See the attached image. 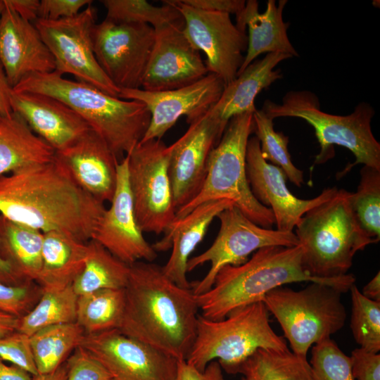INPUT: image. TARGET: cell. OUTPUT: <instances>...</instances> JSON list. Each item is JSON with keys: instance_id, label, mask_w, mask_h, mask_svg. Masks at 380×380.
Returning <instances> with one entry per match:
<instances>
[{"instance_id": "6da1fadb", "label": "cell", "mask_w": 380, "mask_h": 380, "mask_svg": "<svg viewBox=\"0 0 380 380\" xmlns=\"http://www.w3.org/2000/svg\"><path fill=\"white\" fill-rule=\"evenodd\" d=\"M106 209L56 154L0 176V215L42 233L59 231L87 243Z\"/></svg>"}, {"instance_id": "7a4b0ae2", "label": "cell", "mask_w": 380, "mask_h": 380, "mask_svg": "<svg viewBox=\"0 0 380 380\" xmlns=\"http://www.w3.org/2000/svg\"><path fill=\"white\" fill-rule=\"evenodd\" d=\"M125 312L119 331L175 359L186 360L194 344L199 310L191 288L169 279L162 266L129 265Z\"/></svg>"}, {"instance_id": "3957f363", "label": "cell", "mask_w": 380, "mask_h": 380, "mask_svg": "<svg viewBox=\"0 0 380 380\" xmlns=\"http://www.w3.org/2000/svg\"><path fill=\"white\" fill-rule=\"evenodd\" d=\"M303 248L267 246L258 249L246 262L226 265L216 274L211 288L196 296L203 317L220 320L240 307L262 301L270 291L284 284L310 281L350 291L355 282L352 274L323 279L309 274L302 265Z\"/></svg>"}, {"instance_id": "277c9868", "label": "cell", "mask_w": 380, "mask_h": 380, "mask_svg": "<svg viewBox=\"0 0 380 380\" xmlns=\"http://www.w3.org/2000/svg\"><path fill=\"white\" fill-rule=\"evenodd\" d=\"M13 91L43 94L63 101L103 138L118 161L140 142L150 123V113L142 103L110 96L55 70L30 74Z\"/></svg>"}, {"instance_id": "5b68a950", "label": "cell", "mask_w": 380, "mask_h": 380, "mask_svg": "<svg viewBox=\"0 0 380 380\" xmlns=\"http://www.w3.org/2000/svg\"><path fill=\"white\" fill-rule=\"evenodd\" d=\"M350 192L341 189L329 199L308 210L296 226L303 248L302 265L311 276H343L357 251L378 241L361 227L350 203Z\"/></svg>"}, {"instance_id": "8992f818", "label": "cell", "mask_w": 380, "mask_h": 380, "mask_svg": "<svg viewBox=\"0 0 380 380\" xmlns=\"http://www.w3.org/2000/svg\"><path fill=\"white\" fill-rule=\"evenodd\" d=\"M261 110L273 120L292 117L310 124L320 146L315 164L331 158L334 156V145L350 150L355 160L349 163L337 177H343L357 164L380 170V144L372 131L374 110L370 104L360 103L347 115L329 114L320 109L319 101L314 93L302 90L288 91L280 103L266 100Z\"/></svg>"}, {"instance_id": "52a82bcc", "label": "cell", "mask_w": 380, "mask_h": 380, "mask_svg": "<svg viewBox=\"0 0 380 380\" xmlns=\"http://www.w3.org/2000/svg\"><path fill=\"white\" fill-rule=\"evenodd\" d=\"M253 112L229 120L221 139L209 154L201 190L190 202L177 210L175 219L184 217L205 202L228 199L255 224L272 229L275 224L272 211L255 199L246 175V147L255 129Z\"/></svg>"}, {"instance_id": "ba28073f", "label": "cell", "mask_w": 380, "mask_h": 380, "mask_svg": "<svg viewBox=\"0 0 380 380\" xmlns=\"http://www.w3.org/2000/svg\"><path fill=\"white\" fill-rule=\"evenodd\" d=\"M262 301L238 308L224 319L198 315L194 344L186 361L201 372L216 360L229 374L258 349H289L286 340L272 328Z\"/></svg>"}, {"instance_id": "9c48e42d", "label": "cell", "mask_w": 380, "mask_h": 380, "mask_svg": "<svg viewBox=\"0 0 380 380\" xmlns=\"http://www.w3.org/2000/svg\"><path fill=\"white\" fill-rule=\"evenodd\" d=\"M310 283L299 291L277 287L262 300L279 323L292 352L303 358H307L313 344L340 331L346 319L343 292L327 284Z\"/></svg>"}, {"instance_id": "30bf717a", "label": "cell", "mask_w": 380, "mask_h": 380, "mask_svg": "<svg viewBox=\"0 0 380 380\" xmlns=\"http://www.w3.org/2000/svg\"><path fill=\"white\" fill-rule=\"evenodd\" d=\"M128 179L143 232L164 233L176 218L169 173L170 147L161 139L140 141L127 155Z\"/></svg>"}, {"instance_id": "8fae6325", "label": "cell", "mask_w": 380, "mask_h": 380, "mask_svg": "<svg viewBox=\"0 0 380 380\" xmlns=\"http://www.w3.org/2000/svg\"><path fill=\"white\" fill-rule=\"evenodd\" d=\"M217 217L220 227L213 243L202 253L190 258L187 262V272L205 262L210 264L208 272L202 279L191 282V289L196 296L211 288L216 274L222 267L243 264L251 253L260 248L300 245L293 232L263 228L249 220L234 205L222 211Z\"/></svg>"}, {"instance_id": "7c38bea8", "label": "cell", "mask_w": 380, "mask_h": 380, "mask_svg": "<svg viewBox=\"0 0 380 380\" xmlns=\"http://www.w3.org/2000/svg\"><path fill=\"white\" fill-rule=\"evenodd\" d=\"M33 24L54 58L56 72L62 76L71 74L77 81L119 96L120 90L103 72L94 53L96 11L91 4L73 17L57 20L37 18Z\"/></svg>"}, {"instance_id": "4fadbf2b", "label": "cell", "mask_w": 380, "mask_h": 380, "mask_svg": "<svg viewBox=\"0 0 380 380\" xmlns=\"http://www.w3.org/2000/svg\"><path fill=\"white\" fill-rule=\"evenodd\" d=\"M154 38V28L144 23H115L105 18L92 30L96 59L120 90L141 88Z\"/></svg>"}, {"instance_id": "5bb4252c", "label": "cell", "mask_w": 380, "mask_h": 380, "mask_svg": "<svg viewBox=\"0 0 380 380\" xmlns=\"http://www.w3.org/2000/svg\"><path fill=\"white\" fill-rule=\"evenodd\" d=\"M181 14L184 32L191 44L206 56L208 72L225 83L236 77L243 61L248 37L234 25L227 13L197 9L182 0H167Z\"/></svg>"}, {"instance_id": "9a60e30c", "label": "cell", "mask_w": 380, "mask_h": 380, "mask_svg": "<svg viewBox=\"0 0 380 380\" xmlns=\"http://www.w3.org/2000/svg\"><path fill=\"white\" fill-rule=\"evenodd\" d=\"M79 346L107 370L111 380H174L178 360L110 330L84 334Z\"/></svg>"}, {"instance_id": "2e32d148", "label": "cell", "mask_w": 380, "mask_h": 380, "mask_svg": "<svg viewBox=\"0 0 380 380\" xmlns=\"http://www.w3.org/2000/svg\"><path fill=\"white\" fill-rule=\"evenodd\" d=\"M225 83L209 72L185 87L160 91L139 89H120L119 98L133 100L146 106L151 115L150 123L140 141L161 139L183 116L190 124L205 114L219 100Z\"/></svg>"}, {"instance_id": "e0dca14e", "label": "cell", "mask_w": 380, "mask_h": 380, "mask_svg": "<svg viewBox=\"0 0 380 380\" xmlns=\"http://www.w3.org/2000/svg\"><path fill=\"white\" fill-rule=\"evenodd\" d=\"M227 124L209 110L191 122L185 133L169 146V173L176 212L201 190L209 154L219 142Z\"/></svg>"}, {"instance_id": "ac0fdd59", "label": "cell", "mask_w": 380, "mask_h": 380, "mask_svg": "<svg viewBox=\"0 0 380 380\" xmlns=\"http://www.w3.org/2000/svg\"><path fill=\"white\" fill-rule=\"evenodd\" d=\"M154 30V42L141 89L150 91L178 89L209 73L200 51L184 34L183 18Z\"/></svg>"}, {"instance_id": "d6986e66", "label": "cell", "mask_w": 380, "mask_h": 380, "mask_svg": "<svg viewBox=\"0 0 380 380\" xmlns=\"http://www.w3.org/2000/svg\"><path fill=\"white\" fill-rule=\"evenodd\" d=\"M143 234L134 213L126 156L117 165L116 187L110 206L101 217L91 239L131 265L139 261L153 262L158 256Z\"/></svg>"}, {"instance_id": "ffe728a7", "label": "cell", "mask_w": 380, "mask_h": 380, "mask_svg": "<svg viewBox=\"0 0 380 380\" xmlns=\"http://www.w3.org/2000/svg\"><path fill=\"white\" fill-rule=\"evenodd\" d=\"M246 170L251 192L262 205L271 209L277 230L293 232L310 209L331 198L336 187L324 189L311 199H300L291 193L284 171L265 160L256 137L249 138L246 147Z\"/></svg>"}, {"instance_id": "44dd1931", "label": "cell", "mask_w": 380, "mask_h": 380, "mask_svg": "<svg viewBox=\"0 0 380 380\" xmlns=\"http://www.w3.org/2000/svg\"><path fill=\"white\" fill-rule=\"evenodd\" d=\"M4 1L0 15V63L13 88L30 74L54 71L56 64L33 23L21 18L7 0Z\"/></svg>"}, {"instance_id": "7402d4cb", "label": "cell", "mask_w": 380, "mask_h": 380, "mask_svg": "<svg viewBox=\"0 0 380 380\" xmlns=\"http://www.w3.org/2000/svg\"><path fill=\"white\" fill-rule=\"evenodd\" d=\"M11 104L13 111L56 152L68 148L91 129L72 108L49 95L13 91Z\"/></svg>"}, {"instance_id": "603a6c76", "label": "cell", "mask_w": 380, "mask_h": 380, "mask_svg": "<svg viewBox=\"0 0 380 380\" xmlns=\"http://www.w3.org/2000/svg\"><path fill=\"white\" fill-rule=\"evenodd\" d=\"M76 182L102 203L115 193L118 160L107 143L92 129L68 148L56 152Z\"/></svg>"}, {"instance_id": "cb8c5ba5", "label": "cell", "mask_w": 380, "mask_h": 380, "mask_svg": "<svg viewBox=\"0 0 380 380\" xmlns=\"http://www.w3.org/2000/svg\"><path fill=\"white\" fill-rule=\"evenodd\" d=\"M232 205L233 202L228 199L201 203L184 217L175 219L164 232L163 237L151 245L156 253L172 249L168 260L162 266L169 279L181 287L191 288L186 277L191 254L203 239L213 220Z\"/></svg>"}, {"instance_id": "d4e9b609", "label": "cell", "mask_w": 380, "mask_h": 380, "mask_svg": "<svg viewBox=\"0 0 380 380\" xmlns=\"http://www.w3.org/2000/svg\"><path fill=\"white\" fill-rule=\"evenodd\" d=\"M286 4V0H279L277 6L274 0H268L265 11L259 13L258 2L248 0L236 15L237 28L246 32L248 27V30L246 54L236 75L264 53H282L292 57L299 56L288 37L289 23L283 20V11Z\"/></svg>"}, {"instance_id": "484cf974", "label": "cell", "mask_w": 380, "mask_h": 380, "mask_svg": "<svg viewBox=\"0 0 380 380\" xmlns=\"http://www.w3.org/2000/svg\"><path fill=\"white\" fill-rule=\"evenodd\" d=\"M292 58L282 53H269L260 60L253 61L234 80L225 85L217 103L210 109L220 120L228 123L233 117L255 111V99L260 91L282 78L278 63Z\"/></svg>"}, {"instance_id": "4316f807", "label": "cell", "mask_w": 380, "mask_h": 380, "mask_svg": "<svg viewBox=\"0 0 380 380\" xmlns=\"http://www.w3.org/2000/svg\"><path fill=\"white\" fill-rule=\"evenodd\" d=\"M87 243L59 231L43 233L42 267L37 283L43 289L72 286L84 267Z\"/></svg>"}, {"instance_id": "83f0119b", "label": "cell", "mask_w": 380, "mask_h": 380, "mask_svg": "<svg viewBox=\"0 0 380 380\" xmlns=\"http://www.w3.org/2000/svg\"><path fill=\"white\" fill-rule=\"evenodd\" d=\"M54 149L17 113L0 112V176L52 160Z\"/></svg>"}, {"instance_id": "f1b7e54d", "label": "cell", "mask_w": 380, "mask_h": 380, "mask_svg": "<svg viewBox=\"0 0 380 380\" xmlns=\"http://www.w3.org/2000/svg\"><path fill=\"white\" fill-rule=\"evenodd\" d=\"M42 244V232L0 215V255L27 281L39 278Z\"/></svg>"}, {"instance_id": "f546056e", "label": "cell", "mask_w": 380, "mask_h": 380, "mask_svg": "<svg viewBox=\"0 0 380 380\" xmlns=\"http://www.w3.org/2000/svg\"><path fill=\"white\" fill-rule=\"evenodd\" d=\"M234 374H241L248 380H314L307 358L289 349H258Z\"/></svg>"}, {"instance_id": "4dcf8cb0", "label": "cell", "mask_w": 380, "mask_h": 380, "mask_svg": "<svg viewBox=\"0 0 380 380\" xmlns=\"http://www.w3.org/2000/svg\"><path fill=\"white\" fill-rule=\"evenodd\" d=\"M83 270L72 284L77 296L104 289H125L129 265L122 262L97 241L87 243Z\"/></svg>"}, {"instance_id": "1f68e13d", "label": "cell", "mask_w": 380, "mask_h": 380, "mask_svg": "<svg viewBox=\"0 0 380 380\" xmlns=\"http://www.w3.org/2000/svg\"><path fill=\"white\" fill-rule=\"evenodd\" d=\"M125 289H104L78 296L76 323L85 334L119 329L125 312Z\"/></svg>"}, {"instance_id": "d6a6232c", "label": "cell", "mask_w": 380, "mask_h": 380, "mask_svg": "<svg viewBox=\"0 0 380 380\" xmlns=\"http://www.w3.org/2000/svg\"><path fill=\"white\" fill-rule=\"evenodd\" d=\"M85 334L76 323L51 325L30 336L38 374H48L63 364Z\"/></svg>"}, {"instance_id": "836d02e7", "label": "cell", "mask_w": 380, "mask_h": 380, "mask_svg": "<svg viewBox=\"0 0 380 380\" xmlns=\"http://www.w3.org/2000/svg\"><path fill=\"white\" fill-rule=\"evenodd\" d=\"M77 298L72 285L61 289H42L37 304L19 318L17 331L30 336L48 326L76 322Z\"/></svg>"}, {"instance_id": "e575fe53", "label": "cell", "mask_w": 380, "mask_h": 380, "mask_svg": "<svg viewBox=\"0 0 380 380\" xmlns=\"http://www.w3.org/2000/svg\"><path fill=\"white\" fill-rule=\"evenodd\" d=\"M254 133L260 146V152L265 160L281 168L287 179L297 186L303 183V172L292 163L289 152V138L281 132L274 129L273 119L262 110L253 112Z\"/></svg>"}, {"instance_id": "d590c367", "label": "cell", "mask_w": 380, "mask_h": 380, "mask_svg": "<svg viewBox=\"0 0 380 380\" xmlns=\"http://www.w3.org/2000/svg\"><path fill=\"white\" fill-rule=\"evenodd\" d=\"M106 18L115 23H144L154 29L182 20L177 9L167 1L156 6L145 0H102Z\"/></svg>"}, {"instance_id": "8d00e7d4", "label": "cell", "mask_w": 380, "mask_h": 380, "mask_svg": "<svg viewBox=\"0 0 380 380\" xmlns=\"http://www.w3.org/2000/svg\"><path fill=\"white\" fill-rule=\"evenodd\" d=\"M350 203L361 227L377 241L380 239V170L364 165L355 193Z\"/></svg>"}, {"instance_id": "74e56055", "label": "cell", "mask_w": 380, "mask_h": 380, "mask_svg": "<svg viewBox=\"0 0 380 380\" xmlns=\"http://www.w3.org/2000/svg\"><path fill=\"white\" fill-rule=\"evenodd\" d=\"M352 311L350 327L360 348L379 353L380 350V302L366 298L354 284L350 289Z\"/></svg>"}, {"instance_id": "f35d334b", "label": "cell", "mask_w": 380, "mask_h": 380, "mask_svg": "<svg viewBox=\"0 0 380 380\" xmlns=\"http://www.w3.org/2000/svg\"><path fill=\"white\" fill-rule=\"evenodd\" d=\"M310 365L314 380H355L350 357L331 338L312 346Z\"/></svg>"}, {"instance_id": "ab89813d", "label": "cell", "mask_w": 380, "mask_h": 380, "mask_svg": "<svg viewBox=\"0 0 380 380\" xmlns=\"http://www.w3.org/2000/svg\"><path fill=\"white\" fill-rule=\"evenodd\" d=\"M42 293V288L35 281L18 286L0 283V311L18 317L30 312Z\"/></svg>"}, {"instance_id": "60d3db41", "label": "cell", "mask_w": 380, "mask_h": 380, "mask_svg": "<svg viewBox=\"0 0 380 380\" xmlns=\"http://www.w3.org/2000/svg\"><path fill=\"white\" fill-rule=\"evenodd\" d=\"M0 358L20 367L32 376L38 374L31 349L30 336L23 333L15 331L0 337Z\"/></svg>"}, {"instance_id": "b9f144b4", "label": "cell", "mask_w": 380, "mask_h": 380, "mask_svg": "<svg viewBox=\"0 0 380 380\" xmlns=\"http://www.w3.org/2000/svg\"><path fill=\"white\" fill-rule=\"evenodd\" d=\"M65 362L67 380H111L105 367L80 346L74 350Z\"/></svg>"}, {"instance_id": "7bdbcfd3", "label": "cell", "mask_w": 380, "mask_h": 380, "mask_svg": "<svg viewBox=\"0 0 380 380\" xmlns=\"http://www.w3.org/2000/svg\"><path fill=\"white\" fill-rule=\"evenodd\" d=\"M355 380H380V355L363 348L354 349L350 356Z\"/></svg>"}, {"instance_id": "ee69618b", "label": "cell", "mask_w": 380, "mask_h": 380, "mask_svg": "<svg viewBox=\"0 0 380 380\" xmlns=\"http://www.w3.org/2000/svg\"><path fill=\"white\" fill-rule=\"evenodd\" d=\"M91 3V0H42L39 1L38 18L57 20L73 17L83 6Z\"/></svg>"}, {"instance_id": "f6af8a7d", "label": "cell", "mask_w": 380, "mask_h": 380, "mask_svg": "<svg viewBox=\"0 0 380 380\" xmlns=\"http://www.w3.org/2000/svg\"><path fill=\"white\" fill-rule=\"evenodd\" d=\"M174 380H224L222 367L217 360L210 362L204 371L201 372L189 364L186 360L177 362Z\"/></svg>"}, {"instance_id": "bcb514c9", "label": "cell", "mask_w": 380, "mask_h": 380, "mask_svg": "<svg viewBox=\"0 0 380 380\" xmlns=\"http://www.w3.org/2000/svg\"><path fill=\"white\" fill-rule=\"evenodd\" d=\"M193 8L208 11L239 13L245 6L244 0H182Z\"/></svg>"}, {"instance_id": "7dc6e473", "label": "cell", "mask_w": 380, "mask_h": 380, "mask_svg": "<svg viewBox=\"0 0 380 380\" xmlns=\"http://www.w3.org/2000/svg\"><path fill=\"white\" fill-rule=\"evenodd\" d=\"M7 2L21 18L31 23L38 18L39 1L7 0Z\"/></svg>"}, {"instance_id": "c3c4849f", "label": "cell", "mask_w": 380, "mask_h": 380, "mask_svg": "<svg viewBox=\"0 0 380 380\" xmlns=\"http://www.w3.org/2000/svg\"><path fill=\"white\" fill-rule=\"evenodd\" d=\"M13 88L10 86L4 69L0 63V112L11 113L13 112L11 104V96Z\"/></svg>"}, {"instance_id": "681fc988", "label": "cell", "mask_w": 380, "mask_h": 380, "mask_svg": "<svg viewBox=\"0 0 380 380\" xmlns=\"http://www.w3.org/2000/svg\"><path fill=\"white\" fill-rule=\"evenodd\" d=\"M0 380H32V376L16 365H7L0 358Z\"/></svg>"}, {"instance_id": "f907efd6", "label": "cell", "mask_w": 380, "mask_h": 380, "mask_svg": "<svg viewBox=\"0 0 380 380\" xmlns=\"http://www.w3.org/2000/svg\"><path fill=\"white\" fill-rule=\"evenodd\" d=\"M28 282L18 276L0 255V283L8 286H18Z\"/></svg>"}, {"instance_id": "816d5d0a", "label": "cell", "mask_w": 380, "mask_h": 380, "mask_svg": "<svg viewBox=\"0 0 380 380\" xmlns=\"http://www.w3.org/2000/svg\"><path fill=\"white\" fill-rule=\"evenodd\" d=\"M19 317L0 311V337L17 331Z\"/></svg>"}, {"instance_id": "f5cc1de1", "label": "cell", "mask_w": 380, "mask_h": 380, "mask_svg": "<svg viewBox=\"0 0 380 380\" xmlns=\"http://www.w3.org/2000/svg\"><path fill=\"white\" fill-rule=\"evenodd\" d=\"M361 293L370 300L380 302L379 272L364 286Z\"/></svg>"}, {"instance_id": "db71d44e", "label": "cell", "mask_w": 380, "mask_h": 380, "mask_svg": "<svg viewBox=\"0 0 380 380\" xmlns=\"http://www.w3.org/2000/svg\"><path fill=\"white\" fill-rule=\"evenodd\" d=\"M68 367L66 362L56 370L48 374H37L32 376V380H67Z\"/></svg>"}, {"instance_id": "11a10c76", "label": "cell", "mask_w": 380, "mask_h": 380, "mask_svg": "<svg viewBox=\"0 0 380 380\" xmlns=\"http://www.w3.org/2000/svg\"><path fill=\"white\" fill-rule=\"evenodd\" d=\"M4 0H0V15L4 9Z\"/></svg>"}, {"instance_id": "9f6ffc18", "label": "cell", "mask_w": 380, "mask_h": 380, "mask_svg": "<svg viewBox=\"0 0 380 380\" xmlns=\"http://www.w3.org/2000/svg\"><path fill=\"white\" fill-rule=\"evenodd\" d=\"M241 380H248V379H246L245 377H243Z\"/></svg>"}]
</instances>
